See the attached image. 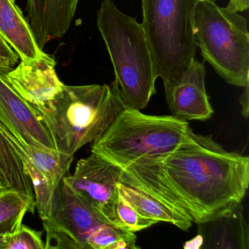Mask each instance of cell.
Returning a JSON list of instances; mask_svg holds the SVG:
<instances>
[{"mask_svg":"<svg viewBox=\"0 0 249 249\" xmlns=\"http://www.w3.org/2000/svg\"><path fill=\"white\" fill-rule=\"evenodd\" d=\"M204 244V237L202 234H199L192 240L186 242L183 245V248L186 249H202Z\"/></svg>","mask_w":249,"mask_h":249,"instance_id":"d4e9b609","label":"cell"},{"mask_svg":"<svg viewBox=\"0 0 249 249\" xmlns=\"http://www.w3.org/2000/svg\"><path fill=\"white\" fill-rule=\"evenodd\" d=\"M97 23L126 107L145 108L157 93V78L141 24L121 12L113 0L102 2Z\"/></svg>","mask_w":249,"mask_h":249,"instance_id":"3957f363","label":"cell"},{"mask_svg":"<svg viewBox=\"0 0 249 249\" xmlns=\"http://www.w3.org/2000/svg\"><path fill=\"white\" fill-rule=\"evenodd\" d=\"M36 209V199L15 189L0 190V234L15 232L22 224L26 213H34Z\"/></svg>","mask_w":249,"mask_h":249,"instance_id":"e0dca14e","label":"cell"},{"mask_svg":"<svg viewBox=\"0 0 249 249\" xmlns=\"http://www.w3.org/2000/svg\"><path fill=\"white\" fill-rule=\"evenodd\" d=\"M0 57L8 61L13 67L18 63V59H19L17 53L1 37H0Z\"/></svg>","mask_w":249,"mask_h":249,"instance_id":"7402d4cb","label":"cell"},{"mask_svg":"<svg viewBox=\"0 0 249 249\" xmlns=\"http://www.w3.org/2000/svg\"><path fill=\"white\" fill-rule=\"evenodd\" d=\"M118 188L121 195L142 216L157 223H170L183 231L192 227L193 222L184 213L146 191L122 181Z\"/></svg>","mask_w":249,"mask_h":249,"instance_id":"2e32d148","label":"cell"},{"mask_svg":"<svg viewBox=\"0 0 249 249\" xmlns=\"http://www.w3.org/2000/svg\"><path fill=\"white\" fill-rule=\"evenodd\" d=\"M0 117L11 125L27 143L40 148L56 150L49 130L36 116L33 107L1 75Z\"/></svg>","mask_w":249,"mask_h":249,"instance_id":"8fae6325","label":"cell"},{"mask_svg":"<svg viewBox=\"0 0 249 249\" xmlns=\"http://www.w3.org/2000/svg\"><path fill=\"white\" fill-rule=\"evenodd\" d=\"M0 37L23 62L40 59L46 54L37 45L28 21L16 0H0Z\"/></svg>","mask_w":249,"mask_h":249,"instance_id":"5bb4252c","label":"cell"},{"mask_svg":"<svg viewBox=\"0 0 249 249\" xmlns=\"http://www.w3.org/2000/svg\"><path fill=\"white\" fill-rule=\"evenodd\" d=\"M88 249H138L137 236L124 227L104 224L93 231L87 240Z\"/></svg>","mask_w":249,"mask_h":249,"instance_id":"d6986e66","label":"cell"},{"mask_svg":"<svg viewBox=\"0 0 249 249\" xmlns=\"http://www.w3.org/2000/svg\"><path fill=\"white\" fill-rule=\"evenodd\" d=\"M6 189H9V187H8V184H7L6 182L5 181L3 178H2V175L0 173V190Z\"/></svg>","mask_w":249,"mask_h":249,"instance_id":"83f0119b","label":"cell"},{"mask_svg":"<svg viewBox=\"0 0 249 249\" xmlns=\"http://www.w3.org/2000/svg\"><path fill=\"white\" fill-rule=\"evenodd\" d=\"M122 175V169L91 153L80 160L73 174L63 180L105 222L119 227L116 205Z\"/></svg>","mask_w":249,"mask_h":249,"instance_id":"ba28073f","label":"cell"},{"mask_svg":"<svg viewBox=\"0 0 249 249\" xmlns=\"http://www.w3.org/2000/svg\"><path fill=\"white\" fill-rule=\"evenodd\" d=\"M9 234H0V249H5L9 240Z\"/></svg>","mask_w":249,"mask_h":249,"instance_id":"4316f807","label":"cell"},{"mask_svg":"<svg viewBox=\"0 0 249 249\" xmlns=\"http://www.w3.org/2000/svg\"><path fill=\"white\" fill-rule=\"evenodd\" d=\"M120 181L146 191L192 222L205 224L241 203L249 189V158L192 130L171 152L128 166Z\"/></svg>","mask_w":249,"mask_h":249,"instance_id":"6da1fadb","label":"cell"},{"mask_svg":"<svg viewBox=\"0 0 249 249\" xmlns=\"http://www.w3.org/2000/svg\"><path fill=\"white\" fill-rule=\"evenodd\" d=\"M205 65L194 59L180 77L164 82L172 116L184 121L211 119L214 111L205 90Z\"/></svg>","mask_w":249,"mask_h":249,"instance_id":"9c48e42d","label":"cell"},{"mask_svg":"<svg viewBox=\"0 0 249 249\" xmlns=\"http://www.w3.org/2000/svg\"><path fill=\"white\" fill-rule=\"evenodd\" d=\"M55 67L54 59L46 54L30 62L21 61L17 68L1 76L32 107H37L52 101L65 85Z\"/></svg>","mask_w":249,"mask_h":249,"instance_id":"30bf717a","label":"cell"},{"mask_svg":"<svg viewBox=\"0 0 249 249\" xmlns=\"http://www.w3.org/2000/svg\"><path fill=\"white\" fill-rule=\"evenodd\" d=\"M32 107L49 130L55 149L73 157L98 139L127 107L115 79L109 85L65 84L52 101Z\"/></svg>","mask_w":249,"mask_h":249,"instance_id":"7a4b0ae2","label":"cell"},{"mask_svg":"<svg viewBox=\"0 0 249 249\" xmlns=\"http://www.w3.org/2000/svg\"><path fill=\"white\" fill-rule=\"evenodd\" d=\"M186 121L173 116H152L126 107L93 142L91 153L122 170L140 159L165 155L189 138Z\"/></svg>","mask_w":249,"mask_h":249,"instance_id":"277c9868","label":"cell"},{"mask_svg":"<svg viewBox=\"0 0 249 249\" xmlns=\"http://www.w3.org/2000/svg\"><path fill=\"white\" fill-rule=\"evenodd\" d=\"M0 173L9 189H15L22 194L31 192V180L24 170L22 161L1 133Z\"/></svg>","mask_w":249,"mask_h":249,"instance_id":"ac0fdd59","label":"cell"},{"mask_svg":"<svg viewBox=\"0 0 249 249\" xmlns=\"http://www.w3.org/2000/svg\"><path fill=\"white\" fill-rule=\"evenodd\" d=\"M198 0H142L141 23L156 77H180L196 52L195 15Z\"/></svg>","mask_w":249,"mask_h":249,"instance_id":"5b68a950","label":"cell"},{"mask_svg":"<svg viewBox=\"0 0 249 249\" xmlns=\"http://www.w3.org/2000/svg\"><path fill=\"white\" fill-rule=\"evenodd\" d=\"M199 2H215V0H198Z\"/></svg>","mask_w":249,"mask_h":249,"instance_id":"f1b7e54d","label":"cell"},{"mask_svg":"<svg viewBox=\"0 0 249 249\" xmlns=\"http://www.w3.org/2000/svg\"><path fill=\"white\" fill-rule=\"evenodd\" d=\"M0 133L14 148L21 161L27 160L33 164L56 189L69 171L73 157L56 150L46 149L27 143L6 121L0 117Z\"/></svg>","mask_w":249,"mask_h":249,"instance_id":"4fadbf2b","label":"cell"},{"mask_svg":"<svg viewBox=\"0 0 249 249\" xmlns=\"http://www.w3.org/2000/svg\"><path fill=\"white\" fill-rule=\"evenodd\" d=\"M80 0H27L26 11L35 37L50 41L63 37L71 26Z\"/></svg>","mask_w":249,"mask_h":249,"instance_id":"7c38bea8","label":"cell"},{"mask_svg":"<svg viewBox=\"0 0 249 249\" xmlns=\"http://www.w3.org/2000/svg\"><path fill=\"white\" fill-rule=\"evenodd\" d=\"M46 249H88L87 240L105 222L66 183L53 192L50 215L43 220Z\"/></svg>","mask_w":249,"mask_h":249,"instance_id":"52a82bcc","label":"cell"},{"mask_svg":"<svg viewBox=\"0 0 249 249\" xmlns=\"http://www.w3.org/2000/svg\"><path fill=\"white\" fill-rule=\"evenodd\" d=\"M203 249H249V230L241 203L218 217L207 222Z\"/></svg>","mask_w":249,"mask_h":249,"instance_id":"9a60e30c","label":"cell"},{"mask_svg":"<svg viewBox=\"0 0 249 249\" xmlns=\"http://www.w3.org/2000/svg\"><path fill=\"white\" fill-rule=\"evenodd\" d=\"M228 7L237 12H244L249 8V0H230Z\"/></svg>","mask_w":249,"mask_h":249,"instance_id":"cb8c5ba5","label":"cell"},{"mask_svg":"<svg viewBox=\"0 0 249 249\" xmlns=\"http://www.w3.org/2000/svg\"><path fill=\"white\" fill-rule=\"evenodd\" d=\"M249 84L243 87V92L240 96V103L241 106L242 114L245 118L249 117Z\"/></svg>","mask_w":249,"mask_h":249,"instance_id":"603a6c76","label":"cell"},{"mask_svg":"<svg viewBox=\"0 0 249 249\" xmlns=\"http://www.w3.org/2000/svg\"><path fill=\"white\" fill-rule=\"evenodd\" d=\"M196 46L204 60L227 84H249V34L247 20L230 7L198 2L195 15Z\"/></svg>","mask_w":249,"mask_h":249,"instance_id":"8992f818","label":"cell"},{"mask_svg":"<svg viewBox=\"0 0 249 249\" xmlns=\"http://www.w3.org/2000/svg\"><path fill=\"white\" fill-rule=\"evenodd\" d=\"M116 216L119 227L129 229L134 232L157 224L156 221L142 216L121 195L120 192L116 205Z\"/></svg>","mask_w":249,"mask_h":249,"instance_id":"ffe728a7","label":"cell"},{"mask_svg":"<svg viewBox=\"0 0 249 249\" xmlns=\"http://www.w3.org/2000/svg\"><path fill=\"white\" fill-rule=\"evenodd\" d=\"M42 234V231L21 224L15 232L10 235L5 249H46Z\"/></svg>","mask_w":249,"mask_h":249,"instance_id":"44dd1931","label":"cell"},{"mask_svg":"<svg viewBox=\"0 0 249 249\" xmlns=\"http://www.w3.org/2000/svg\"><path fill=\"white\" fill-rule=\"evenodd\" d=\"M14 67L5 59L0 57V75H4L11 71Z\"/></svg>","mask_w":249,"mask_h":249,"instance_id":"484cf974","label":"cell"}]
</instances>
